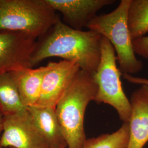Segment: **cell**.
<instances>
[{"mask_svg":"<svg viewBox=\"0 0 148 148\" xmlns=\"http://www.w3.org/2000/svg\"><path fill=\"white\" fill-rule=\"evenodd\" d=\"M48 68L47 64L38 68L23 67L10 72L18 87L21 102L26 108L37 104L43 77Z\"/></svg>","mask_w":148,"mask_h":148,"instance_id":"12","label":"cell"},{"mask_svg":"<svg viewBox=\"0 0 148 148\" xmlns=\"http://www.w3.org/2000/svg\"><path fill=\"white\" fill-rule=\"evenodd\" d=\"M60 20L47 0H0V31L42 37Z\"/></svg>","mask_w":148,"mask_h":148,"instance_id":"3","label":"cell"},{"mask_svg":"<svg viewBox=\"0 0 148 148\" xmlns=\"http://www.w3.org/2000/svg\"><path fill=\"white\" fill-rule=\"evenodd\" d=\"M36 39L22 32L0 31V76L21 68L30 67Z\"/></svg>","mask_w":148,"mask_h":148,"instance_id":"8","label":"cell"},{"mask_svg":"<svg viewBox=\"0 0 148 148\" xmlns=\"http://www.w3.org/2000/svg\"><path fill=\"white\" fill-rule=\"evenodd\" d=\"M27 109L38 131L51 148L67 147L55 108L34 106Z\"/></svg>","mask_w":148,"mask_h":148,"instance_id":"11","label":"cell"},{"mask_svg":"<svg viewBox=\"0 0 148 148\" xmlns=\"http://www.w3.org/2000/svg\"><path fill=\"white\" fill-rule=\"evenodd\" d=\"M128 24L132 40L148 33V0H131Z\"/></svg>","mask_w":148,"mask_h":148,"instance_id":"14","label":"cell"},{"mask_svg":"<svg viewBox=\"0 0 148 148\" xmlns=\"http://www.w3.org/2000/svg\"><path fill=\"white\" fill-rule=\"evenodd\" d=\"M56 12L62 16L63 23L74 29L82 30L97 16V13L114 0H47Z\"/></svg>","mask_w":148,"mask_h":148,"instance_id":"9","label":"cell"},{"mask_svg":"<svg viewBox=\"0 0 148 148\" xmlns=\"http://www.w3.org/2000/svg\"><path fill=\"white\" fill-rule=\"evenodd\" d=\"M116 54L111 43L102 37L101 59L94 77L97 85L95 101L112 106L121 120L128 122L131 115V105L122 87L121 73L117 68Z\"/></svg>","mask_w":148,"mask_h":148,"instance_id":"5","label":"cell"},{"mask_svg":"<svg viewBox=\"0 0 148 148\" xmlns=\"http://www.w3.org/2000/svg\"><path fill=\"white\" fill-rule=\"evenodd\" d=\"M19 92L11 73L0 76V112L3 115L25 110Z\"/></svg>","mask_w":148,"mask_h":148,"instance_id":"13","label":"cell"},{"mask_svg":"<svg viewBox=\"0 0 148 148\" xmlns=\"http://www.w3.org/2000/svg\"><path fill=\"white\" fill-rule=\"evenodd\" d=\"M130 136L127 148H143L148 142V86L141 85L132 94Z\"/></svg>","mask_w":148,"mask_h":148,"instance_id":"10","label":"cell"},{"mask_svg":"<svg viewBox=\"0 0 148 148\" xmlns=\"http://www.w3.org/2000/svg\"><path fill=\"white\" fill-rule=\"evenodd\" d=\"M129 136V123L123 122L115 132L87 139L82 148H127Z\"/></svg>","mask_w":148,"mask_h":148,"instance_id":"15","label":"cell"},{"mask_svg":"<svg viewBox=\"0 0 148 148\" xmlns=\"http://www.w3.org/2000/svg\"><path fill=\"white\" fill-rule=\"evenodd\" d=\"M122 76L124 79H126L127 81L130 83L138 85H146L148 86V79L135 77L133 75L128 74H122Z\"/></svg>","mask_w":148,"mask_h":148,"instance_id":"17","label":"cell"},{"mask_svg":"<svg viewBox=\"0 0 148 148\" xmlns=\"http://www.w3.org/2000/svg\"><path fill=\"white\" fill-rule=\"evenodd\" d=\"M131 0H122L116 8L108 14L95 16L86 27L108 39L114 48L119 69L122 74L133 75L143 68L136 57L128 24Z\"/></svg>","mask_w":148,"mask_h":148,"instance_id":"4","label":"cell"},{"mask_svg":"<svg viewBox=\"0 0 148 148\" xmlns=\"http://www.w3.org/2000/svg\"><path fill=\"white\" fill-rule=\"evenodd\" d=\"M3 115L0 112V139L3 131ZM0 148H3L0 144Z\"/></svg>","mask_w":148,"mask_h":148,"instance_id":"18","label":"cell"},{"mask_svg":"<svg viewBox=\"0 0 148 148\" xmlns=\"http://www.w3.org/2000/svg\"><path fill=\"white\" fill-rule=\"evenodd\" d=\"M42 37L32 55L31 68L46 59L58 57L76 62L81 70L95 73L101 59V35L74 29L59 20Z\"/></svg>","mask_w":148,"mask_h":148,"instance_id":"1","label":"cell"},{"mask_svg":"<svg viewBox=\"0 0 148 148\" xmlns=\"http://www.w3.org/2000/svg\"><path fill=\"white\" fill-rule=\"evenodd\" d=\"M48 64L49 68L43 77L40 97L35 106L56 108L81 68L77 62L65 60Z\"/></svg>","mask_w":148,"mask_h":148,"instance_id":"7","label":"cell"},{"mask_svg":"<svg viewBox=\"0 0 148 148\" xmlns=\"http://www.w3.org/2000/svg\"><path fill=\"white\" fill-rule=\"evenodd\" d=\"M97 85L94 74L81 70L56 106V112L68 148H82L87 140L85 111L95 101Z\"/></svg>","mask_w":148,"mask_h":148,"instance_id":"2","label":"cell"},{"mask_svg":"<svg viewBox=\"0 0 148 148\" xmlns=\"http://www.w3.org/2000/svg\"><path fill=\"white\" fill-rule=\"evenodd\" d=\"M0 144L3 148H51L38 131L27 109L3 116Z\"/></svg>","mask_w":148,"mask_h":148,"instance_id":"6","label":"cell"},{"mask_svg":"<svg viewBox=\"0 0 148 148\" xmlns=\"http://www.w3.org/2000/svg\"><path fill=\"white\" fill-rule=\"evenodd\" d=\"M132 44L134 53L148 59V35L133 39Z\"/></svg>","mask_w":148,"mask_h":148,"instance_id":"16","label":"cell"}]
</instances>
